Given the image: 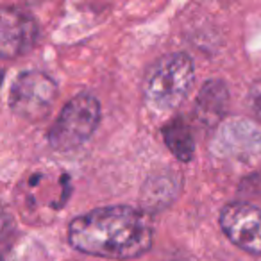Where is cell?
Masks as SVG:
<instances>
[{"label":"cell","mask_w":261,"mask_h":261,"mask_svg":"<svg viewBox=\"0 0 261 261\" xmlns=\"http://www.w3.org/2000/svg\"><path fill=\"white\" fill-rule=\"evenodd\" d=\"M73 249L108 259H133L152 245V224L145 211L106 206L73 218L68 227Z\"/></svg>","instance_id":"obj_1"},{"label":"cell","mask_w":261,"mask_h":261,"mask_svg":"<svg viewBox=\"0 0 261 261\" xmlns=\"http://www.w3.org/2000/svg\"><path fill=\"white\" fill-rule=\"evenodd\" d=\"M38 25L29 15L4 8L0 11V52L8 59L27 54L36 45Z\"/></svg>","instance_id":"obj_7"},{"label":"cell","mask_w":261,"mask_h":261,"mask_svg":"<svg viewBox=\"0 0 261 261\" xmlns=\"http://www.w3.org/2000/svg\"><path fill=\"white\" fill-rule=\"evenodd\" d=\"M72 193L70 175L58 167L40 165L25 172L13 192L15 206L23 222L50 224Z\"/></svg>","instance_id":"obj_2"},{"label":"cell","mask_w":261,"mask_h":261,"mask_svg":"<svg viewBox=\"0 0 261 261\" xmlns=\"http://www.w3.org/2000/svg\"><path fill=\"white\" fill-rule=\"evenodd\" d=\"M229 91L222 81H207L197 98V116L206 125H215L227 111Z\"/></svg>","instance_id":"obj_8"},{"label":"cell","mask_w":261,"mask_h":261,"mask_svg":"<svg viewBox=\"0 0 261 261\" xmlns=\"http://www.w3.org/2000/svg\"><path fill=\"white\" fill-rule=\"evenodd\" d=\"M177 192V182L174 175H154L145 182L142 190V204L145 210L156 211L172 202Z\"/></svg>","instance_id":"obj_10"},{"label":"cell","mask_w":261,"mask_h":261,"mask_svg":"<svg viewBox=\"0 0 261 261\" xmlns=\"http://www.w3.org/2000/svg\"><path fill=\"white\" fill-rule=\"evenodd\" d=\"M58 95L56 83L43 72H23L15 79L9 91L13 113L23 120L36 122L48 115Z\"/></svg>","instance_id":"obj_5"},{"label":"cell","mask_w":261,"mask_h":261,"mask_svg":"<svg viewBox=\"0 0 261 261\" xmlns=\"http://www.w3.org/2000/svg\"><path fill=\"white\" fill-rule=\"evenodd\" d=\"M192 58L182 52L165 56L152 66L143 84V98L154 113H168L181 106L193 84Z\"/></svg>","instance_id":"obj_3"},{"label":"cell","mask_w":261,"mask_h":261,"mask_svg":"<svg viewBox=\"0 0 261 261\" xmlns=\"http://www.w3.org/2000/svg\"><path fill=\"white\" fill-rule=\"evenodd\" d=\"M249 104L250 109L254 111V115L261 120V79L256 81L250 88V93H249Z\"/></svg>","instance_id":"obj_11"},{"label":"cell","mask_w":261,"mask_h":261,"mask_svg":"<svg viewBox=\"0 0 261 261\" xmlns=\"http://www.w3.org/2000/svg\"><path fill=\"white\" fill-rule=\"evenodd\" d=\"M163 138L170 152L181 161H192L195 154V142L190 127L182 118H174L163 127Z\"/></svg>","instance_id":"obj_9"},{"label":"cell","mask_w":261,"mask_h":261,"mask_svg":"<svg viewBox=\"0 0 261 261\" xmlns=\"http://www.w3.org/2000/svg\"><path fill=\"white\" fill-rule=\"evenodd\" d=\"M220 225L236 247L261 254V210L247 202H232L222 210Z\"/></svg>","instance_id":"obj_6"},{"label":"cell","mask_w":261,"mask_h":261,"mask_svg":"<svg viewBox=\"0 0 261 261\" xmlns=\"http://www.w3.org/2000/svg\"><path fill=\"white\" fill-rule=\"evenodd\" d=\"M100 120V106L91 93H79L61 109L48 133V142L56 150H72L84 143Z\"/></svg>","instance_id":"obj_4"}]
</instances>
